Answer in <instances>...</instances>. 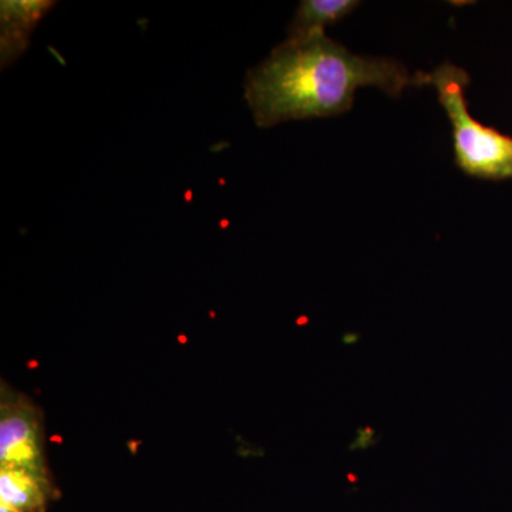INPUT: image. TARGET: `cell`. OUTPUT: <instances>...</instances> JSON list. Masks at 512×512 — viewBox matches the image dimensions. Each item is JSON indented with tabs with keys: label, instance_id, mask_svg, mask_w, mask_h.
I'll use <instances>...</instances> for the list:
<instances>
[{
	"label": "cell",
	"instance_id": "cell-1",
	"mask_svg": "<svg viewBox=\"0 0 512 512\" xmlns=\"http://www.w3.org/2000/svg\"><path fill=\"white\" fill-rule=\"evenodd\" d=\"M429 86L427 73H410L389 57L360 56L325 32L295 37L272 50L245 79V101L258 127L325 119L352 110L356 92L377 87L397 99L409 87Z\"/></svg>",
	"mask_w": 512,
	"mask_h": 512
},
{
	"label": "cell",
	"instance_id": "cell-2",
	"mask_svg": "<svg viewBox=\"0 0 512 512\" xmlns=\"http://www.w3.org/2000/svg\"><path fill=\"white\" fill-rule=\"evenodd\" d=\"M427 77L453 127L458 168L481 180H511L512 137L471 116L466 94L471 79L466 70L454 63H443Z\"/></svg>",
	"mask_w": 512,
	"mask_h": 512
},
{
	"label": "cell",
	"instance_id": "cell-3",
	"mask_svg": "<svg viewBox=\"0 0 512 512\" xmlns=\"http://www.w3.org/2000/svg\"><path fill=\"white\" fill-rule=\"evenodd\" d=\"M3 467L50 473L42 410L6 383L0 394V468Z\"/></svg>",
	"mask_w": 512,
	"mask_h": 512
},
{
	"label": "cell",
	"instance_id": "cell-4",
	"mask_svg": "<svg viewBox=\"0 0 512 512\" xmlns=\"http://www.w3.org/2000/svg\"><path fill=\"white\" fill-rule=\"evenodd\" d=\"M47 0H3L0 3V56L2 67L23 55L37 23L53 8Z\"/></svg>",
	"mask_w": 512,
	"mask_h": 512
},
{
	"label": "cell",
	"instance_id": "cell-5",
	"mask_svg": "<svg viewBox=\"0 0 512 512\" xmlns=\"http://www.w3.org/2000/svg\"><path fill=\"white\" fill-rule=\"evenodd\" d=\"M56 497L52 474L26 468H0V504L18 512H46Z\"/></svg>",
	"mask_w": 512,
	"mask_h": 512
},
{
	"label": "cell",
	"instance_id": "cell-6",
	"mask_svg": "<svg viewBox=\"0 0 512 512\" xmlns=\"http://www.w3.org/2000/svg\"><path fill=\"white\" fill-rule=\"evenodd\" d=\"M357 0H303L288 26V37H305L325 32L359 8Z\"/></svg>",
	"mask_w": 512,
	"mask_h": 512
},
{
	"label": "cell",
	"instance_id": "cell-7",
	"mask_svg": "<svg viewBox=\"0 0 512 512\" xmlns=\"http://www.w3.org/2000/svg\"><path fill=\"white\" fill-rule=\"evenodd\" d=\"M377 441H379V439H377L375 430L370 429V427H366V429H357V436L355 441L350 444V450H367V448L375 446Z\"/></svg>",
	"mask_w": 512,
	"mask_h": 512
},
{
	"label": "cell",
	"instance_id": "cell-8",
	"mask_svg": "<svg viewBox=\"0 0 512 512\" xmlns=\"http://www.w3.org/2000/svg\"><path fill=\"white\" fill-rule=\"evenodd\" d=\"M0 512H18L9 508L8 505L0 504Z\"/></svg>",
	"mask_w": 512,
	"mask_h": 512
}]
</instances>
